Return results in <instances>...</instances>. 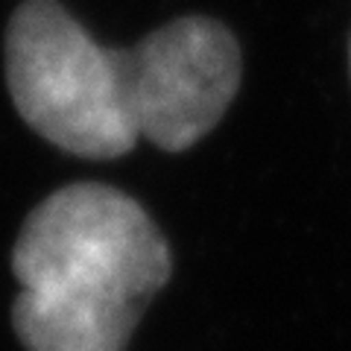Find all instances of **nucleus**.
I'll return each instance as SVG.
<instances>
[{
    "label": "nucleus",
    "mask_w": 351,
    "mask_h": 351,
    "mask_svg": "<svg viewBox=\"0 0 351 351\" xmlns=\"http://www.w3.org/2000/svg\"><path fill=\"white\" fill-rule=\"evenodd\" d=\"M141 64V138L167 152L191 149L232 106L240 47L211 18H179L135 47Z\"/></svg>",
    "instance_id": "obj_3"
},
{
    "label": "nucleus",
    "mask_w": 351,
    "mask_h": 351,
    "mask_svg": "<svg viewBox=\"0 0 351 351\" xmlns=\"http://www.w3.org/2000/svg\"><path fill=\"white\" fill-rule=\"evenodd\" d=\"M12 325L27 351H126L170 281V246L144 205L97 182L29 211L12 249Z\"/></svg>",
    "instance_id": "obj_1"
},
{
    "label": "nucleus",
    "mask_w": 351,
    "mask_h": 351,
    "mask_svg": "<svg viewBox=\"0 0 351 351\" xmlns=\"http://www.w3.org/2000/svg\"><path fill=\"white\" fill-rule=\"evenodd\" d=\"M6 82L29 129L80 158H120L141 141V64L100 47L56 0H29L6 29Z\"/></svg>",
    "instance_id": "obj_2"
},
{
    "label": "nucleus",
    "mask_w": 351,
    "mask_h": 351,
    "mask_svg": "<svg viewBox=\"0 0 351 351\" xmlns=\"http://www.w3.org/2000/svg\"><path fill=\"white\" fill-rule=\"evenodd\" d=\"M348 56H351V53H348Z\"/></svg>",
    "instance_id": "obj_4"
}]
</instances>
